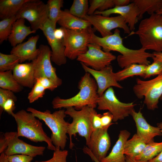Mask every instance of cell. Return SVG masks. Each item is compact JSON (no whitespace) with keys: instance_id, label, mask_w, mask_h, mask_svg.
Segmentation results:
<instances>
[{"instance_id":"15","label":"cell","mask_w":162,"mask_h":162,"mask_svg":"<svg viewBox=\"0 0 162 162\" xmlns=\"http://www.w3.org/2000/svg\"><path fill=\"white\" fill-rule=\"evenodd\" d=\"M56 27L48 19L40 29L43 32L51 47V61L60 66L66 63L67 58L65 55V47L63 40L58 39L55 35Z\"/></svg>"},{"instance_id":"14","label":"cell","mask_w":162,"mask_h":162,"mask_svg":"<svg viewBox=\"0 0 162 162\" xmlns=\"http://www.w3.org/2000/svg\"><path fill=\"white\" fill-rule=\"evenodd\" d=\"M84 19L89 21L94 29L99 32L102 37L112 34L111 31L119 28L122 29L125 33L129 34L131 31L124 18L118 15L114 17L105 16L101 15H87Z\"/></svg>"},{"instance_id":"39","label":"cell","mask_w":162,"mask_h":162,"mask_svg":"<svg viewBox=\"0 0 162 162\" xmlns=\"http://www.w3.org/2000/svg\"><path fill=\"white\" fill-rule=\"evenodd\" d=\"M9 99H12L15 102L17 100L16 97L14 92L10 90L0 88V114L2 115L4 111L3 106L5 102Z\"/></svg>"},{"instance_id":"29","label":"cell","mask_w":162,"mask_h":162,"mask_svg":"<svg viewBox=\"0 0 162 162\" xmlns=\"http://www.w3.org/2000/svg\"><path fill=\"white\" fill-rule=\"evenodd\" d=\"M162 151V142L153 141L146 144L142 153L134 158L138 162H147Z\"/></svg>"},{"instance_id":"28","label":"cell","mask_w":162,"mask_h":162,"mask_svg":"<svg viewBox=\"0 0 162 162\" xmlns=\"http://www.w3.org/2000/svg\"><path fill=\"white\" fill-rule=\"evenodd\" d=\"M146 66L137 64H131L121 70L114 73V77L117 82L135 76L143 77Z\"/></svg>"},{"instance_id":"44","label":"cell","mask_w":162,"mask_h":162,"mask_svg":"<svg viewBox=\"0 0 162 162\" xmlns=\"http://www.w3.org/2000/svg\"><path fill=\"white\" fill-rule=\"evenodd\" d=\"M113 116L112 115L109 111L104 113L101 115V120L102 127L108 126L113 123Z\"/></svg>"},{"instance_id":"48","label":"cell","mask_w":162,"mask_h":162,"mask_svg":"<svg viewBox=\"0 0 162 162\" xmlns=\"http://www.w3.org/2000/svg\"><path fill=\"white\" fill-rule=\"evenodd\" d=\"M147 162H162V151L158 155Z\"/></svg>"},{"instance_id":"35","label":"cell","mask_w":162,"mask_h":162,"mask_svg":"<svg viewBox=\"0 0 162 162\" xmlns=\"http://www.w3.org/2000/svg\"><path fill=\"white\" fill-rule=\"evenodd\" d=\"M90 2L88 15L93 14L97 10L99 11H103L115 7L113 0H92Z\"/></svg>"},{"instance_id":"16","label":"cell","mask_w":162,"mask_h":162,"mask_svg":"<svg viewBox=\"0 0 162 162\" xmlns=\"http://www.w3.org/2000/svg\"><path fill=\"white\" fill-rule=\"evenodd\" d=\"M114 123L93 131L87 147L100 161L106 157L111 146V140L108 133L109 127Z\"/></svg>"},{"instance_id":"34","label":"cell","mask_w":162,"mask_h":162,"mask_svg":"<svg viewBox=\"0 0 162 162\" xmlns=\"http://www.w3.org/2000/svg\"><path fill=\"white\" fill-rule=\"evenodd\" d=\"M87 0H74L69 10L73 15L83 19L88 14L89 8Z\"/></svg>"},{"instance_id":"37","label":"cell","mask_w":162,"mask_h":162,"mask_svg":"<svg viewBox=\"0 0 162 162\" xmlns=\"http://www.w3.org/2000/svg\"><path fill=\"white\" fill-rule=\"evenodd\" d=\"M46 90L40 84L36 82L28 95V99L29 102L33 103L42 98L45 94Z\"/></svg>"},{"instance_id":"3","label":"cell","mask_w":162,"mask_h":162,"mask_svg":"<svg viewBox=\"0 0 162 162\" xmlns=\"http://www.w3.org/2000/svg\"><path fill=\"white\" fill-rule=\"evenodd\" d=\"M22 109L12 115L17 124L18 136L34 142H45L48 149L55 151L56 148L44 130L42 122L32 113Z\"/></svg>"},{"instance_id":"50","label":"cell","mask_w":162,"mask_h":162,"mask_svg":"<svg viewBox=\"0 0 162 162\" xmlns=\"http://www.w3.org/2000/svg\"><path fill=\"white\" fill-rule=\"evenodd\" d=\"M0 154V162H9L7 159V156L4 152H3Z\"/></svg>"},{"instance_id":"12","label":"cell","mask_w":162,"mask_h":162,"mask_svg":"<svg viewBox=\"0 0 162 162\" xmlns=\"http://www.w3.org/2000/svg\"><path fill=\"white\" fill-rule=\"evenodd\" d=\"M38 48V55L31 62L35 80L40 77H46L51 80L57 87L61 86L62 80L58 76L56 69L51 62V51L50 48L47 45L41 44Z\"/></svg>"},{"instance_id":"47","label":"cell","mask_w":162,"mask_h":162,"mask_svg":"<svg viewBox=\"0 0 162 162\" xmlns=\"http://www.w3.org/2000/svg\"><path fill=\"white\" fill-rule=\"evenodd\" d=\"M55 37L58 39L63 40L64 36V32L62 27L59 28H56L54 31Z\"/></svg>"},{"instance_id":"6","label":"cell","mask_w":162,"mask_h":162,"mask_svg":"<svg viewBox=\"0 0 162 162\" xmlns=\"http://www.w3.org/2000/svg\"><path fill=\"white\" fill-rule=\"evenodd\" d=\"M17 131L8 132L0 137V153L4 152L8 156L22 154L33 158L43 155L46 147L33 146L19 138Z\"/></svg>"},{"instance_id":"22","label":"cell","mask_w":162,"mask_h":162,"mask_svg":"<svg viewBox=\"0 0 162 162\" xmlns=\"http://www.w3.org/2000/svg\"><path fill=\"white\" fill-rule=\"evenodd\" d=\"M130 135V133L126 130H121L118 139L113 146L110 152L101 159L100 162H126L124 154V148L126 142Z\"/></svg>"},{"instance_id":"53","label":"cell","mask_w":162,"mask_h":162,"mask_svg":"<svg viewBox=\"0 0 162 162\" xmlns=\"http://www.w3.org/2000/svg\"><path fill=\"white\" fill-rule=\"evenodd\" d=\"M156 13L162 16V7Z\"/></svg>"},{"instance_id":"10","label":"cell","mask_w":162,"mask_h":162,"mask_svg":"<svg viewBox=\"0 0 162 162\" xmlns=\"http://www.w3.org/2000/svg\"><path fill=\"white\" fill-rule=\"evenodd\" d=\"M136 105L133 102L125 103L120 101L111 87L99 96L97 106L98 110H108L113 116V121L116 122L130 115Z\"/></svg>"},{"instance_id":"46","label":"cell","mask_w":162,"mask_h":162,"mask_svg":"<svg viewBox=\"0 0 162 162\" xmlns=\"http://www.w3.org/2000/svg\"><path fill=\"white\" fill-rule=\"evenodd\" d=\"M131 1L130 0H113L115 6H123L129 4Z\"/></svg>"},{"instance_id":"2","label":"cell","mask_w":162,"mask_h":162,"mask_svg":"<svg viewBox=\"0 0 162 162\" xmlns=\"http://www.w3.org/2000/svg\"><path fill=\"white\" fill-rule=\"evenodd\" d=\"M39 119L44 122L51 130V139L56 148L64 150L68 139L67 134L69 123L65 121V110L60 109L52 113L48 110L41 111L28 107L26 110Z\"/></svg>"},{"instance_id":"8","label":"cell","mask_w":162,"mask_h":162,"mask_svg":"<svg viewBox=\"0 0 162 162\" xmlns=\"http://www.w3.org/2000/svg\"><path fill=\"white\" fill-rule=\"evenodd\" d=\"M133 90L138 98H144V103L148 110H154L158 108L162 95V74L148 80L137 78Z\"/></svg>"},{"instance_id":"43","label":"cell","mask_w":162,"mask_h":162,"mask_svg":"<svg viewBox=\"0 0 162 162\" xmlns=\"http://www.w3.org/2000/svg\"><path fill=\"white\" fill-rule=\"evenodd\" d=\"M15 101L12 99H9L7 100L3 104V109L9 115L12 116L14 113L13 111L16 108L15 102Z\"/></svg>"},{"instance_id":"11","label":"cell","mask_w":162,"mask_h":162,"mask_svg":"<svg viewBox=\"0 0 162 162\" xmlns=\"http://www.w3.org/2000/svg\"><path fill=\"white\" fill-rule=\"evenodd\" d=\"M16 16L17 19L22 18L27 20L32 29L36 31L48 19L47 6L42 1L30 0L23 5Z\"/></svg>"},{"instance_id":"20","label":"cell","mask_w":162,"mask_h":162,"mask_svg":"<svg viewBox=\"0 0 162 162\" xmlns=\"http://www.w3.org/2000/svg\"><path fill=\"white\" fill-rule=\"evenodd\" d=\"M39 37V35L31 37L27 41L13 47L10 53L19 58L20 63L27 61H33L39 52V49H37L36 45Z\"/></svg>"},{"instance_id":"27","label":"cell","mask_w":162,"mask_h":162,"mask_svg":"<svg viewBox=\"0 0 162 162\" xmlns=\"http://www.w3.org/2000/svg\"><path fill=\"white\" fill-rule=\"evenodd\" d=\"M139 11V20L147 12L150 15L156 13L162 7V0H133Z\"/></svg>"},{"instance_id":"49","label":"cell","mask_w":162,"mask_h":162,"mask_svg":"<svg viewBox=\"0 0 162 162\" xmlns=\"http://www.w3.org/2000/svg\"><path fill=\"white\" fill-rule=\"evenodd\" d=\"M153 55L152 59H154L162 62V52H154L152 53Z\"/></svg>"},{"instance_id":"42","label":"cell","mask_w":162,"mask_h":162,"mask_svg":"<svg viewBox=\"0 0 162 162\" xmlns=\"http://www.w3.org/2000/svg\"><path fill=\"white\" fill-rule=\"evenodd\" d=\"M101 115L97 113L95 111L92 116V123L93 130L102 128L101 120Z\"/></svg>"},{"instance_id":"23","label":"cell","mask_w":162,"mask_h":162,"mask_svg":"<svg viewBox=\"0 0 162 162\" xmlns=\"http://www.w3.org/2000/svg\"><path fill=\"white\" fill-rule=\"evenodd\" d=\"M57 23L61 27L73 30L88 29L92 26L88 21L73 15L67 10H62Z\"/></svg>"},{"instance_id":"26","label":"cell","mask_w":162,"mask_h":162,"mask_svg":"<svg viewBox=\"0 0 162 162\" xmlns=\"http://www.w3.org/2000/svg\"><path fill=\"white\" fill-rule=\"evenodd\" d=\"M145 143L136 134L128 140L125 144L124 154L133 158L140 155L146 147Z\"/></svg>"},{"instance_id":"41","label":"cell","mask_w":162,"mask_h":162,"mask_svg":"<svg viewBox=\"0 0 162 162\" xmlns=\"http://www.w3.org/2000/svg\"><path fill=\"white\" fill-rule=\"evenodd\" d=\"M36 82L40 84L46 89H48L52 91L58 87L51 80L46 77L37 78L36 80Z\"/></svg>"},{"instance_id":"7","label":"cell","mask_w":162,"mask_h":162,"mask_svg":"<svg viewBox=\"0 0 162 162\" xmlns=\"http://www.w3.org/2000/svg\"><path fill=\"white\" fill-rule=\"evenodd\" d=\"M62 28L65 55L70 60L76 59L88 50V45L90 43V31L92 28L76 30Z\"/></svg>"},{"instance_id":"9","label":"cell","mask_w":162,"mask_h":162,"mask_svg":"<svg viewBox=\"0 0 162 162\" xmlns=\"http://www.w3.org/2000/svg\"><path fill=\"white\" fill-rule=\"evenodd\" d=\"M110 51H116L121 54L117 59L119 66L122 68H124L134 64L148 65L150 64L148 58H152L153 57L152 53L146 52V50L141 48L134 50L125 46L120 32L116 34Z\"/></svg>"},{"instance_id":"17","label":"cell","mask_w":162,"mask_h":162,"mask_svg":"<svg viewBox=\"0 0 162 162\" xmlns=\"http://www.w3.org/2000/svg\"><path fill=\"white\" fill-rule=\"evenodd\" d=\"M86 73L92 76L97 83L98 93L102 95L108 88L112 87L122 89L123 87L117 82L114 77L112 66L110 65L99 70H94L80 63Z\"/></svg>"},{"instance_id":"38","label":"cell","mask_w":162,"mask_h":162,"mask_svg":"<svg viewBox=\"0 0 162 162\" xmlns=\"http://www.w3.org/2000/svg\"><path fill=\"white\" fill-rule=\"evenodd\" d=\"M68 155V150L56 148L54 151L52 157L50 159L46 161H35L34 162H67V158Z\"/></svg>"},{"instance_id":"1","label":"cell","mask_w":162,"mask_h":162,"mask_svg":"<svg viewBox=\"0 0 162 162\" xmlns=\"http://www.w3.org/2000/svg\"><path fill=\"white\" fill-rule=\"evenodd\" d=\"M91 76L86 73L81 77L78 84L79 91L74 96L68 99L54 98L52 101L53 108L60 109L72 107L79 110L87 106L96 108L99 96L96 82Z\"/></svg>"},{"instance_id":"21","label":"cell","mask_w":162,"mask_h":162,"mask_svg":"<svg viewBox=\"0 0 162 162\" xmlns=\"http://www.w3.org/2000/svg\"><path fill=\"white\" fill-rule=\"evenodd\" d=\"M15 80L22 87L32 88L36 82L32 63H19L12 70Z\"/></svg>"},{"instance_id":"13","label":"cell","mask_w":162,"mask_h":162,"mask_svg":"<svg viewBox=\"0 0 162 162\" xmlns=\"http://www.w3.org/2000/svg\"><path fill=\"white\" fill-rule=\"evenodd\" d=\"M116 58L110 52L104 51L98 45L91 43L88 45L87 51L79 56L76 60L87 67L99 70L110 65Z\"/></svg>"},{"instance_id":"52","label":"cell","mask_w":162,"mask_h":162,"mask_svg":"<svg viewBox=\"0 0 162 162\" xmlns=\"http://www.w3.org/2000/svg\"><path fill=\"white\" fill-rule=\"evenodd\" d=\"M157 126L160 128L161 132L162 133V122L158 123L157 124Z\"/></svg>"},{"instance_id":"36","label":"cell","mask_w":162,"mask_h":162,"mask_svg":"<svg viewBox=\"0 0 162 162\" xmlns=\"http://www.w3.org/2000/svg\"><path fill=\"white\" fill-rule=\"evenodd\" d=\"M152 63L147 65L143 78L147 79L155 75L162 74V62L158 60L153 59Z\"/></svg>"},{"instance_id":"19","label":"cell","mask_w":162,"mask_h":162,"mask_svg":"<svg viewBox=\"0 0 162 162\" xmlns=\"http://www.w3.org/2000/svg\"><path fill=\"white\" fill-rule=\"evenodd\" d=\"M136 124V134L146 144L154 141V138L161 136L162 133L158 127L151 125L147 122L140 110L138 112L133 110L130 115Z\"/></svg>"},{"instance_id":"31","label":"cell","mask_w":162,"mask_h":162,"mask_svg":"<svg viewBox=\"0 0 162 162\" xmlns=\"http://www.w3.org/2000/svg\"><path fill=\"white\" fill-rule=\"evenodd\" d=\"M63 3V0H49L47 2L48 19L55 26L60 16Z\"/></svg>"},{"instance_id":"18","label":"cell","mask_w":162,"mask_h":162,"mask_svg":"<svg viewBox=\"0 0 162 162\" xmlns=\"http://www.w3.org/2000/svg\"><path fill=\"white\" fill-rule=\"evenodd\" d=\"M113 14H118L123 17L131 32L134 31L135 25L139 20V9L134 3L132 2L128 5L123 6H115L103 11L96 10L93 14L108 17Z\"/></svg>"},{"instance_id":"4","label":"cell","mask_w":162,"mask_h":162,"mask_svg":"<svg viewBox=\"0 0 162 162\" xmlns=\"http://www.w3.org/2000/svg\"><path fill=\"white\" fill-rule=\"evenodd\" d=\"M137 35L141 48L162 52V16L154 14L141 21L138 29L129 36Z\"/></svg>"},{"instance_id":"45","label":"cell","mask_w":162,"mask_h":162,"mask_svg":"<svg viewBox=\"0 0 162 162\" xmlns=\"http://www.w3.org/2000/svg\"><path fill=\"white\" fill-rule=\"evenodd\" d=\"M82 150L84 153L88 155L91 158L92 161L94 162H100L96 158L87 146H84Z\"/></svg>"},{"instance_id":"51","label":"cell","mask_w":162,"mask_h":162,"mask_svg":"<svg viewBox=\"0 0 162 162\" xmlns=\"http://www.w3.org/2000/svg\"><path fill=\"white\" fill-rule=\"evenodd\" d=\"M126 162H138L134 158L125 156Z\"/></svg>"},{"instance_id":"24","label":"cell","mask_w":162,"mask_h":162,"mask_svg":"<svg viewBox=\"0 0 162 162\" xmlns=\"http://www.w3.org/2000/svg\"><path fill=\"white\" fill-rule=\"evenodd\" d=\"M31 27L25 24V20L22 18L17 19L13 24L11 34L8 40L13 47L22 43L29 35L35 33Z\"/></svg>"},{"instance_id":"33","label":"cell","mask_w":162,"mask_h":162,"mask_svg":"<svg viewBox=\"0 0 162 162\" xmlns=\"http://www.w3.org/2000/svg\"><path fill=\"white\" fill-rule=\"evenodd\" d=\"M16 15L8 17L0 21V43L8 40L11 34L14 22L17 20Z\"/></svg>"},{"instance_id":"54","label":"cell","mask_w":162,"mask_h":162,"mask_svg":"<svg viewBox=\"0 0 162 162\" xmlns=\"http://www.w3.org/2000/svg\"><path fill=\"white\" fill-rule=\"evenodd\" d=\"M160 100H162V95H161V96L160 97Z\"/></svg>"},{"instance_id":"30","label":"cell","mask_w":162,"mask_h":162,"mask_svg":"<svg viewBox=\"0 0 162 162\" xmlns=\"http://www.w3.org/2000/svg\"><path fill=\"white\" fill-rule=\"evenodd\" d=\"M0 88L14 93L21 92L23 87L19 84L14 76L12 70L0 72Z\"/></svg>"},{"instance_id":"40","label":"cell","mask_w":162,"mask_h":162,"mask_svg":"<svg viewBox=\"0 0 162 162\" xmlns=\"http://www.w3.org/2000/svg\"><path fill=\"white\" fill-rule=\"evenodd\" d=\"M7 156L9 162H31L33 159L32 157L22 154H15Z\"/></svg>"},{"instance_id":"5","label":"cell","mask_w":162,"mask_h":162,"mask_svg":"<svg viewBox=\"0 0 162 162\" xmlns=\"http://www.w3.org/2000/svg\"><path fill=\"white\" fill-rule=\"evenodd\" d=\"M66 109L65 114L73 119L72 122L68 125L67 130V134L69 136L70 148L72 149L74 146L72 136H75L77 133L85 138L87 145L93 131L92 119L95 110L94 108L88 106H85L79 110H76L72 107Z\"/></svg>"},{"instance_id":"25","label":"cell","mask_w":162,"mask_h":162,"mask_svg":"<svg viewBox=\"0 0 162 162\" xmlns=\"http://www.w3.org/2000/svg\"><path fill=\"white\" fill-rule=\"evenodd\" d=\"M30 0H0V19L16 15L23 5Z\"/></svg>"},{"instance_id":"32","label":"cell","mask_w":162,"mask_h":162,"mask_svg":"<svg viewBox=\"0 0 162 162\" xmlns=\"http://www.w3.org/2000/svg\"><path fill=\"white\" fill-rule=\"evenodd\" d=\"M19 63L20 59L16 55L0 52V72L13 70Z\"/></svg>"}]
</instances>
